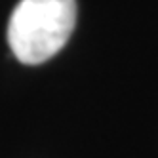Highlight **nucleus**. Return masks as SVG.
<instances>
[{
	"label": "nucleus",
	"instance_id": "nucleus-1",
	"mask_svg": "<svg viewBox=\"0 0 158 158\" xmlns=\"http://www.w3.org/2000/svg\"><path fill=\"white\" fill-rule=\"evenodd\" d=\"M76 0H21L8 23V44L25 65H40L69 42Z\"/></svg>",
	"mask_w": 158,
	"mask_h": 158
}]
</instances>
